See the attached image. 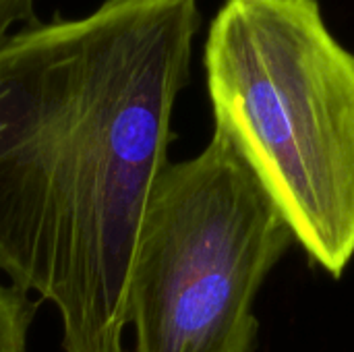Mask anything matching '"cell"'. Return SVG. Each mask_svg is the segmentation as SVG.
Returning <instances> with one entry per match:
<instances>
[{"label": "cell", "instance_id": "4", "mask_svg": "<svg viewBox=\"0 0 354 352\" xmlns=\"http://www.w3.org/2000/svg\"><path fill=\"white\" fill-rule=\"evenodd\" d=\"M37 305L12 284L0 282V352H27Z\"/></svg>", "mask_w": 354, "mask_h": 352}, {"label": "cell", "instance_id": "1", "mask_svg": "<svg viewBox=\"0 0 354 352\" xmlns=\"http://www.w3.org/2000/svg\"><path fill=\"white\" fill-rule=\"evenodd\" d=\"M199 27V0H104L0 37V272L56 307L64 352H124Z\"/></svg>", "mask_w": 354, "mask_h": 352}, {"label": "cell", "instance_id": "3", "mask_svg": "<svg viewBox=\"0 0 354 352\" xmlns=\"http://www.w3.org/2000/svg\"><path fill=\"white\" fill-rule=\"evenodd\" d=\"M295 243L272 195L218 129L151 191L129 280L133 352H253L255 301Z\"/></svg>", "mask_w": 354, "mask_h": 352}, {"label": "cell", "instance_id": "5", "mask_svg": "<svg viewBox=\"0 0 354 352\" xmlns=\"http://www.w3.org/2000/svg\"><path fill=\"white\" fill-rule=\"evenodd\" d=\"M35 21V0H0V37Z\"/></svg>", "mask_w": 354, "mask_h": 352}, {"label": "cell", "instance_id": "2", "mask_svg": "<svg viewBox=\"0 0 354 352\" xmlns=\"http://www.w3.org/2000/svg\"><path fill=\"white\" fill-rule=\"evenodd\" d=\"M203 68L222 131L309 257L340 278L354 257V52L319 0H224Z\"/></svg>", "mask_w": 354, "mask_h": 352}]
</instances>
